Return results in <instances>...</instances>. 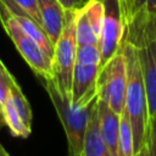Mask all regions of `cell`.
<instances>
[{
	"mask_svg": "<svg viewBox=\"0 0 156 156\" xmlns=\"http://www.w3.org/2000/svg\"><path fill=\"white\" fill-rule=\"evenodd\" d=\"M124 35L139 54L149 113L146 156H156V10L140 6L132 11Z\"/></svg>",
	"mask_w": 156,
	"mask_h": 156,
	"instance_id": "1",
	"label": "cell"
},
{
	"mask_svg": "<svg viewBox=\"0 0 156 156\" xmlns=\"http://www.w3.org/2000/svg\"><path fill=\"white\" fill-rule=\"evenodd\" d=\"M122 50L127 76L124 110L132 124L133 152L134 156H146L149 113L139 54L135 45L126 35L122 39Z\"/></svg>",
	"mask_w": 156,
	"mask_h": 156,
	"instance_id": "2",
	"label": "cell"
},
{
	"mask_svg": "<svg viewBox=\"0 0 156 156\" xmlns=\"http://www.w3.org/2000/svg\"><path fill=\"white\" fill-rule=\"evenodd\" d=\"M41 78L43 85L65 129L68 144V154L71 156H82L85 127L89 112L95 101L89 105H74L65 94L61 93L52 76H46Z\"/></svg>",
	"mask_w": 156,
	"mask_h": 156,
	"instance_id": "3",
	"label": "cell"
},
{
	"mask_svg": "<svg viewBox=\"0 0 156 156\" xmlns=\"http://www.w3.org/2000/svg\"><path fill=\"white\" fill-rule=\"evenodd\" d=\"M77 39H76V9L65 10V24L60 37L54 44L51 58L52 77L61 90L71 100L72 74L76 63Z\"/></svg>",
	"mask_w": 156,
	"mask_h": 156,
	"instance_id": "4",
	"label": "cell"
},
{
	"mask_svg": "<svg viewBox=\"0 0 156 156\" xmlns=\"http://www.w3.org/2000/svg\"><path fill=\"white\" fill-rule=\"evenodd\" d=\"M0 23L10 37L18 52L29 65L33 72L40 78L52 76L51 58L40 49V46L23 30L15 16L0 2Z\"/></svg>",
	"mask_w": 156,
	"mask_h": 156,
	"instance_id": "5",
	"label": "cell"
},
{
	"mask_svg": "<svg viewBox=\"0 0 156 156\" xmlns=\"http://www.w3.org/2000/svg\"><path fill=\"white\" fill-rule=\"evenodd\" d=\"M126 82V62L121 44L116 54L100 67L98 76V96L117 115L124 110Z\"/></svg>",
	"mask_w": 156,
	"mask_h": 156,
	"instance_id": "6",
	"label": "cell"
},
{
	"mask_svg": "<svg viewBox=\"0 0 156 156\" xmlns=\"http://www.w3.org/2000/svg\"><path fill=\"white\" fill-rule=\"evenodd\" d=\"M105 13L99 37V50L101 54L100 67L104 66L119 49L124 37V23L121 17L117 0H102Z\"/></svg>",
	"mask_w": 156,
	"mask_h": 156,
	"instance_id": "7",
	"label": "cell"
},
{
	"mask_svg": "<svg viewBox=\"0 0 156 156\" xmlns=\"http://www.w3.org/2000/svg\"><path fill=\"white\" fill-rule=\"evenodd\" d=\"M100 65L76 61L72 74L71 102L74 105H89L98 98V76Z\"/></svg>",
	"mask_w": 156,
	"mask_h": 156,
	"instance_id": "8",
	"label": "cell"
},
{
	"mask_svg": "<svg viewBox=\"0 0 156 156\" xmlns=\"http://www.w3.org/2000/svg\"><path fill=\"white\" fill-rule=\"evenodd\" d=\"M82 156H110L108 149L102 138V133L100 128V118H99L96 100L93 104L91 110L89 112L85 133H84Z\"/></svg>",
	"mask_w": 156,
	"mask_h": 156,
	"instance_id": "9",
	"label": "cell"
},
{
	"mask_svg": "<svg viewBox=\"0 0 156 156\" xmlns=\"http://www.w3.org/2000/svg\"><path fill=\"white\" fill-rule=\"evenodd\" d=\"M37 2L43 28L54 45L65 24V7L58 0H37Z\"/></svg>",
	"mask_w": 156,
	"mask_h": 156,
	"instance_id": "10",
	"label": "cell"
},
{
	"mask_svg": "<svg viewBox=\"0 0 156 156\" xmlns=\"http://www.w3.org/2000/svg\"><path fill=\"white\" fill-rule=\"evenodd\" d=\"M98 112L100 118V128L102 138L108 149L110 156H117L118 149V132H119V115L112 111L105 101L99 96L96 99Z\"/></svg>",
	"mask_w": 156,
	"mask_h": 156,
	"instance_id": "11",
	"label": "cell"
},
{
	"mask_svg": "<svg viewBox=\"0 0 156 156\" xmlns=\"http://www.w3.org/2000/svg\"><path fill=\"white\" fill-rule=\"evenodd\" d=\"M13 16L17 20V22L20 23V26L23 28V30L40 46V49L50 58H52V55H54V45L50 41V39H49L48 34L45 33V30L40 26H38L34 21H32L30 18H28L26 16H16V15H13Z\"/></svg>",
	"mask_w": 156,
	"mask_h": 156,
	"instance_id": "12",
	"label": "cell"
},
{
	"mask_svg": "<svg viewBox=\"0 0 156 156\" xmlns=\"http://www.w3.org/2000/svg\"><path fill=\"white\" fill-rule=\"evenodd\" d=\"M0 2L16 16H26L43 28L37 0H0ZM44 29V28H43Z\"/></svg>",
	"mask_w": 156,
	"mask_h": 156,
	"instance_id": "13",
	"label": "cell"
},
{
	"mask_svg": "<svg viewBox=\"0 0 156 156\" xmlns=\"http://www.w3.org/2000/svg\"><path fill=\"white\" fill-rule=\"evenodd\" d=\"M76 39L77 45H99V38L94 33L82 5L76 7Z\"/></svg>",
	"mask_w": 156,
	"mask_h": 156,
	"instance_id": "14",
	"label": "cell"
},
{
	"mask_svg": "<svg viewBox=\"0 0 156 156\" xmlns=\"http://www.w3.org/2000/svg\"><path fill=\"white\" fill-rule=\"evenodd\" d=\"M2 110H4V117H5V124L9 127L10 132L12 133V135L18 136V138H28V135L30 134L32 130H29L24 123L22 122L11 98L9 96L7 100L4 102L2 105Z\"/></svg>",
	"mask_w": 156,
	"mask_h": 156,
	"instance_id": "15",
	"label": "cell"
},
{
	"mask_svg": "<svg viewBox=\"0 0 156 156\" xmlns=\"http://www.w3.org/2000/svg\"><path fill=\"white\" fill-rule=\"evenodd\" d=\"M117 156H134L133 152V130L129 117L126 110L119 115V132H118V149Z\"/></svg>",
	"mask_w": 156,
	"mask_h": 156,
	"instance_id": "16",
	"label": "cell"
},
{
	"mask_svg": "<svg viewBox=\"0 0 156 156\" xmlns=\"http://www.w3.org/2000/svg\"><path fill=\"white\" fill-rule=\"evenodd\" d=\"M9 96L11 98V100H12V102H13V105H15V107H16V110H17L21 119H22V122L24 123V126L29 130H32V117H33L32 108H30V105H29L26 95L23 94L21 87L18 85L17 80H15L12 83V85L10 88Z\"/></svg>",
	"mask_w": 156,
	"mask_h": 156,
	"instance_id": "17",
	"label": "cell"
},
{
	"mask_svg": "<svg viewBox=\"0 0 156 156\" xmlns=\"http://www.w3.org/2000/svg\"><path fill=\"white\" fill-rule=\"evenodd\" d=\"M82 6L84 9V12L87 15V18H88L94 33L99 38L100 32H101L102 21H104V13H105L104 1L102 0H88Z\"/></svg>",
	"mask_w": 156,
	"mask_h": 156,
	"instance_id": "18",
	"label": "cell"
},
{
	"mask_svg": "<svg viewBox=\"0 0 156 156\" xmlns=\"http://www.w3.org/2000/svg\"><path fill=\"white\" fill-rule=\"evenodd\" d=\"M76 61L100 65L101 54L99 50V45H77Z\"/></svg>",
	"mask_w": 156,
	"mask_h": 156,
	"instance_id": "19",
	"label": "cell"
},
{
	"mask_svg": "<svg viewBox=\"0 0 156 156\" xmlns=\"http://www.w3.org/2000/svg\"><path fill=\"white\" fill-rule=\"evenodd\" d=\"M15 80H16L15 77L10 73V71L6 68V66L0 58V104L1 105H4V102L7 100L10 94V88Z\"/></svg>",
	"mask_w": 156,
	"mask_h": 156,
	"instance_id": "20",
	"label": "cell"
},
{
	"mask_svg": "<svg viewBox=\"0 0 156 156\" xmlns=\"http://www.w3.org/2000/svg\"><path fill=\"white\" fill-rule=\"evenodd\" d=\"M117 2H118L122 21H123L124 27H126L128 21H129L130 12H132V0H117Z\"/></svg>",
	"mask_w": 156,
	"mask_h": 156,
	"instance_id": "21",
	"label": "cell"
},
{
	"mask_svg": "<svg viewBox=\"0 0 156 156\" xmlns=\"http://www.w3.org/2000/svg\"><path fill=\"white\" fill-rule=\"evenodd\" d=\"M140 6H145L149 10H156V0H132V11Z\"/></svg>",
	"mask_w": 156,
	"mask_h": 156,
	"instance_id": "22",
	"label": "cell"
},
{
	"mask_svg": "<svg viewBox=\"0 0 156 156\" xmlns=\"http://www.w3.org/2000/svg\"><path fill=\"white\" fill-rule=\"evenodd\" d=\"M58 1L65 7V10L76 9V7H79L80 5H83V0H58Z\"/></svg>",
	"mask_w": 156,
	"mask_h": 156,
	"instance_id": "23",
	"label": "cell"
},
{
	"mask_svg": "<svg viewBox=\"0 0 156 156\" xmlns=\"http://www.w3.org/2000/svg\"><path fill=\"white\" fill-rule=\"evenodd\" d=\"M5 126V117H4V110H2V105L0 104V129Z\"/></svg>",
	"mask_w": 156,
	"mask_h": 156,
	"instance_id": "24",
	"label": "cell"
},
{
	"mask_svg": "<svg viewBox=\"0 0 156 156\" xmlns=\"http://www.w3.org/2000/svg\"><path fill=\"white\" fill-rule=\"evenodd\" d=\"M9 155V152L2 147V145L0 144V156H7Z\"/></svg>",
	"mask_w": 156,
	"mask_h": 156,
	"instance_id": "25",
	"label": "cell"
}]
</instances>
